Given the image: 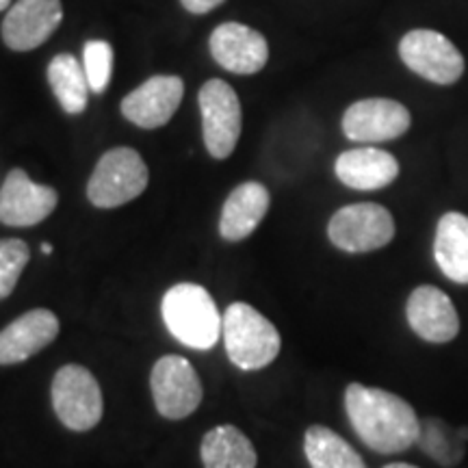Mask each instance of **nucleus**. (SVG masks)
<instances>
[{
	"instance_id": "f257e3e1",
	"label": "nucleus",
	"mask_w": 468,
	"mask_h": 468,
	"mask_svg": "<svg viewBox=\"0 0 468 468\" xmlns=\"http://www.w3.org/2000/svg\"><path fill=\"white\" fill-rule=\"evenodd\" d=\"M345 412L371 452L393 455L417 444L420 419L399 395L354 382L345 388Z\"/></svg>"
},
{
	"instance_id": "f03ea898",
	"label": "nucleus",
	"mask_w": 468,
	"mask_h": 468,
	"mask_svg": "<svg viewBox=\"0 0 468 468\" xmlns=\"http://www.w3.org/2000/svg\"><path fill=\"white\" fill-rule=\"evenodd\" d=\"M161 314L169 335L189 349H213L224 332V317L218 303L200 284L180 282L172 286L163 295Z\"/></svg>"
},
{
	"instance_id": "7ed1b4c3",
	"label": "nucleus",
	"mask_w": 468,
	"mask_h": 468,
	"mask_svg": "<svg viewBox=\"0 0 468 468\" xmlns=\"http://www.w3.org/2000/svg\"><path fill=\"white\" fill-rule=\"evenodd\" d=\"M224 345L230 362L241 371H261L282 349L278 327L245 302H234L224 313Z\"/></svg>"
},
{
	"instance_id": "20e7f679",
	"label": "nucleus",
	"mask_w": 468,
	"mask_h": 468,
	"mask_svg": "<svg viewBox=\"0 0 468 468\" xmlns=\"http://www.w3.org/2000/svg\"><path fill=\"white\" fill-rule=\"evenodd\" d=\"M52 408L57 419L72 431H90L104 412L102 388L83 365L61 367L52 378Z\"/></svg>"
},
{
	"instance_id": "39448f33",
	"label": "nucleus",
	"mask_w": 468,
	"mask_h": 468,
	"mask_svg": "<svg viewBox=\"0 0 468 468\" xmlns=\"http://www.w3.org/2000/svg\"><path fill=\"white\" fill-rule=\"evenodd\" d=\"M148 180V165L139 152L133 148H115L98 161L87 183V197L98 208H117L142 196Z\"/></svg>"
},
{
	"instance_id": "423d86ee",
	"label": "nucleus",
	"mask_w": 468,
	"mask_h": 468,
	"mask_svg": "<svg viewBox=\"0 0 468 468\" xmlns=\"http://www.w3.org/2000/svg\"><path fill=\"white\" fill-rule=\"evenodd\" d=\"M395 219L390 210L376 202L349 204L338 208L327 224V237L335 248L349 254L382 250L395 239Z\"/></svg>"
},
{
	"instance_id": "0eeeda50",
	"label": "nucleus",
	"mask_w": 468,
	"mask_h": 468,
	"mask_svg": "<svg viewBox=\"0 0 468 468\" xmlns=\"http://www.w3.org/2000/svg\"><path fill=\"white\" fill-rule=\"evenodd\" d=\"M399 57L408 69L436 85L458 83L466 68L458 46L431 28H414L403 35Z\"/></svg>"
},
{
	"instance_id": "6e6552de",
	"label": "nucleus",
	"mask_w": 468,
	"mask_h": 468,
	"mask_svg": "<svg viewBox=\"0 0 468 468\" xmlns=\"http://www.w3.org/2000/svg\"><path fill=\"white\" fill-rule=\"evenodd\" d=\"M152 399L163 419L180 420L200 408L204 388L200 376L183 356H163L156 360L150 376Z\"/></svg>"
},
{
	"instance_id": "1a4fd4ad",
	"label": "nucleus",
	"mask_w": 468,
	"mask_h": 468,
	"mask_svg": "<svg viewBox=\"0 0 468 468\" xmlns=\"http://www.w3.org/2000/svg\"><path fill=\"white\" fill-rule=\"evenodd\" d=\"M204 144L213 159L224 161L241 137V102L226 80L213 79L200 90Z\"/></svg>"
},
{
	"instance_id": "9d476101",
	"label": "nucleus",
	"mask_w": 468,
	"mask_h": 468,
	"mask_svg": "<svg viewBox=\"0 0 468 468\" xmlns=\"http://www.w3.org/2000/svg\"><path fill=\"white\" fill-rule=\"evenodd\" d=\"M412 115L401 102L388 98H367L354 102L343 115V133L351 142L382 144L410 131Z\"/></svg>"
},
{
	"instance_id": "9b49d317",
	"label": "nucleus",
	"mask_w": 468,
	"mask_h": 468,
	"mask_svg": "<svg viewBox=\"0 0 468 468\" xmlns=\"http://www.w3.org/2000/svg\"><path fill=\"white\" fill-rule=\"evenodd\" d=\"M58 196L48 185H37L25 169H11L0 186V224L31 228L42 224L57 208Z\"/></svg>"
},
{
	"instance_id": "f8f14e48",
	"label": "nucleus",
	"mask_w": 468,
	"mask_h": 468,
	"mask_svg": "<svg viewBox=\"0 0 468 468\" xmlns=\"http://www.w3.org/2000/svg\"><path fill=\"white\" fill-rule=\"evenodd\" d=\"M410 330L425 343L444 345L460 335V314L452 297L431 284L417 286L406 303Z\"/></svg>"
},
{
	"instance_id": "ddd939ff",
	"label": "nucleus",
	"mask_w": 468,
	"mask_h": 468,
	"mask_svg": "<svg viewBox=\"0 0 468 468\" xmlns=\"http://www.w3.org/2000/svg\"><path fill=\"white\" fill-rule=\"evenodd\" d=\"M63 20L61 0H17L3 22V39L11 50L42 46Z\"/></svg>"
},
{
	"instance_id": "4468645a",
	"label": "nucleus",
	"mask_w": 468,
	"mask_h": 468,
	"mask_svg": "<svg viewBox=\"0 0 468 468\" xmlns=\"http://www.w3.org/2000/svg\"><path fill=\"white\" fill-rule=\"evenodd\" d=\"M185 83L178 76H152L122 101V113L139 128H161L183 102Z\"/></svg>"
},
{
	"instance_id": "2eb2a0df",
	"label": "nucleus",
	"mask_w": 468,
	"mask_h": 468,
	"mask_svg": "<svg viewBox=\"0 0 468 468\" xmlns=\"http://www.w3.org/2000/svg\"><path fill=\"white\" fill-rule=\"evenodd\" d=\"M58 319L48 308H35L0 332V367L20 365L44 351L58 336Z\"/></svg>"
},
{
	"instance_id": "dca6fc26",
	"label": "nucleus",
	"mask_w": 468,
	"mask_h": 468,
	"mask_svg": "<svg viewBox=\"0 0 468 468\" xmlns=\"http://www.w3.org/2000/svg\"><path fill=\"white\" fill-rule=\"evenodd\" d=\"M210 52L221 68L234 74H256L269 58L267 39L254 28L226 22L210 35Z\"/></svg>"
},
{
	"instance_id": "f3484780",
	"label": "nucleus",
	"mask_w": 468,
	"mask_h": 468,
	"mask_svg": "<svg viewBox=\"0 0 468 468\" xmlns=\"http://www.w3.org/2000/svg\"><path fill=\"white\" fill-rule=\"evenodd\" d=\"M335 172L349 189L378 191L399 178V161L379 148H354L338 156Z\"/></svg>"
},
{
	"instance_id": "a211bd4d",
	"label": "nucleus",
	"mask_w": 468,
	"mask_h": 468,
	"mask_svg": "<svg viewBox=\"0 0 468 468\" xmlns=\"http://www.w3.org/2000/svg\"><path fill=\"white\" fill-rule=\"evenodd\" d=\"M269 191L261 183H243L234 189L224 204L219 218V234L226 241H243L256 228L269 210Z\"/></svg>"
},
{
	"instance_id": "6ab92c4d",
	"label": "nucleus",
	"mask_w": 468,
	"mask_h": 468,
	"mask_svg": "<svg viewBox=\"0 0 468 468\" xmlns=\"http://www.w3.org/2000/svg\"><path fill=\"white\" fill-rule=\"evenodd\" d=\"M434 261L455 284H468V215L449 210L438 219Z\"/></svg>"
},
{
	"instance_id": "aec40b11",
	"label": "nucleus",
	"mask_w": 468,
	"mask_h": 468,
	"mask_svg": "<svg viewBox=\"0 0 468 468\" xmlns=\"http://www.w3.org/2000/svg\"><path fill=\"white\" fill-rule=\"evenodd\" d=\"M200 458L204 468H256L254 444L239 427L218 425L202 438Z\"/></svg>"
},
{
	"instance_id": "412c9836",
	"label": "nucleus",
	"mask_w": 468,
	"mask_h": 468,
	"mask_svg": "<svg viewBox=\"0 0 468 468\" xmlns=\"http://www.w3.org/2000/svg\"><path fill=\"white\" fill-rule=\"evenodd\" d=\"M310 468H368L362 455L341 434L325 425H310L303 434Z\"/></svg>"
},
{
	"instance_id": "4be33fe9",
	"label": "nucleus",
	"mask_w": 468,
	"mask_h": 468,
	"mask_svg": "<svg viewBox=\"0 0 468 468\" xmlns=\"http://www.w3.org/2000/svg\"><path fill=\"white\" fill-rule=\"evenodd\" d=\"M468 442V427L455 430L447 420L438 417H427L420 420V431L417 438L419 449L425 455H430L436 464L444 468L458 466L466 455Z\"/></svg>"
},
{
	"instance_id": "5701e85b",
	"label": "nucleus",
	"mask_w": 468,
	"mask_h": 468,
	"mask_svg": "<svg viewBox=\"0 0 468 468\" xmlns=\"http://www.w3.org/2000/svg\"><path fill=\"white\" fill-rule=\"evenodd\" d=\"M48 83L55 91L61 109L69 115H79L87 109V93H90V80H87L85 68L74 55H57L48 66Z\"/></svg>"
},
{
	"instance_id": "b1692460",
	"label": "nucleus",
	"mask_w": 468,
	"mask_h": 468,
	"mask_svg": "<svg viewBox=\"0 0 468 468\" xmlns=\"http://www.w3.org/2000/svg\"><path fill=\"white\" fill-rule=\"evenodd\" d=\"M31 251L22 239H0V300L14 292Z\"/></svg>"
},
{
	"instance_id": "393cba45",
	"label": "nucleus",
	"mask_w": 468,
	"mask_h": 468,
	"mask_svg": "<svg viewBox=\"0 0 468 468\" xmlns=\"http://www.w3.org/2000/svg\"><path fill=\"white\" fill-rule=\"evenodd\" d=\"M83 68L93 93H102L109 87L113 72V48L102 39H91L83 48Z\"/></svg>"
},
{
	"instance_id": "a878e982",
	"label": "nucleus",
	"mask_w": 468,
	"mask_h": 468,
	"mask_svg": "<svg viewBox=\"0 0 468 468\" xmlns=\"http://www.w3.org/2000/svg\"><path fill=\"white\" fill-rule=\"evenodd\" d=\"M180 3H183V7L189 11V14L202 16V14H208V11H213L215 7H219L224 0H180Z\"/></svg>"
},
{
	"instance_id": "bb28decb",
	"label": "nucleus",
	"mask_w": 468,
	"mask_h": 468,
	"mask_svg": "<svg viewBox=\"0 0 468 468\" xmlns=\"http://www.w3.org/2000/svg\"><path fill=\"white\" fill-rule=\"evenodd\" d=\"M384 468H419L414 464H406V462H395V464H386Z\"/></svg>"
},
{
	"instance_id": "cd10ccee",
	"label": "nucleus",
	"mask_w": 468,
	"mask_h": 468,
	"mask_svg": "<svg viewBox=\"0 0 468 468\" xmlns=\"http://www.w3.org/2000/svg\"><path fill=\"white\" fill-rule=\"evenodd\" d=\"M9 5H11V0H0V11L9 9Z\"/></svg>"
},
{
	"instance_id": "c85d7f7f",
	"label": "nucleus",
	"mask_w": 468,
	"mask_h": 468,
	"mask_svg": "<svg viewBox=\"0 0 468 468\" xmlns=\"http://www.w3.org/2000/svg\"><path fill=\"white\" fill-rule=\"evenodd\" d=\"M42 251H44V254H52V245L50 243H44L42 245Z\"/></svg>"
}]
</instances>
